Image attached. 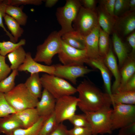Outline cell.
Listing matches in <instances>:
<instances>
[{
    "mask_svg": "<svg viewBox=\"0 0 135 135\" xmlns=\"http://www.w3.org/2000/svg\"><path fill=\"white\" fill-rule=\"evenodd\" d=\"M76 88L79 100L77 106L84 113L95 112L106 105H111L109 95L88 80L84 79Z\"/></svg>",
    "mask_w": 135,
    "mask_h": 135,
    "instance_id": "cell-1",
    "label": "cell"
},
{
    "mask_svg": "<svg viewBox=\"0 0 135 135\" xmlns=\"http://www.w3.org/2000/svg\"><path fill=\"white\" fill-rule=\"evenodd\" d=\"M4 94L7 102L16 112L26 108H35L39 101L24 83L18 84L10 91Z\"/></svg>",
    "mask_w": 135,
    "mask_h": 135,
    "instance_id": "cell-2",
    "label": "cell"
},
{
    "mask_svg": "<svg viewBox=\"0 0 135 135\" xmlns=\"http://www.w3.org/2000/svg\"><path fill=\"white\" fill-rule=\"evenodd\" d=\"M61 36L58 32L51 33L44 42L37 47L34 60L38 62H43L51 65L54 55L59 52L61 47Z\"/></svg>",
    "mask_w": 135,
    "mask_h": 135,
    "instance_id": "cell-3",
    "label": "cell"
},
{
    "mask_svg": "<svg viewBox=\"0 0 135 135\" xmlns=\"http://www.w3.org/2000/svg\"><path fill=\"white\" fill-rule=\"evenodd\" d=\"M111 106L107 104L97 111L84 113L90 124L92 135L112 133Z\"/></svg>",
    "mask_w": 135,
    "mask_h": 135,
    "instance_id": "cell-4",
    "label": "cell"
},
{
    "mask_svg": "<svg viewBox=\"0 0 135 135\" xmlns=\"http://www.w3.org/2000/svg\"><path fill=\"white\" fill-rule=\"evenodd\" d=\"M82 6L80 0H67L63 6L57 8L56 16L61 26L58 32L61 36L74 30L72 24Z\"/></svg>",
    "mask_w": 135,
    "mask_h": 135,
    "instance_id": "cell-5",
    "label": "cell"
},
{
    "mask_svg": "<svg viewBox=\"0 0 135 135\" xmlns=\"http://www.w3.org/2000/svg\"><path fill=\"white\" fill-rule=\"evenodd\" d=\"M42 87L56 99L77 92L76 88L65 80L54 75L46 74L40 77Z\"/></svg>",
    "mask_w": 135,
    "mask_h": 135,
    "instance_id": "cell-6",
    "label": "cell"
},
{
    "mask_svg": "<svg viewBox=\"0 0 135 135\" xmlns=\"http://www.w3.org/2000/svg\"><path fill=\"white\" fill-rule=\"evenodd\" d=\"M111 119L112 131L135 122V106L122 104L113 105Z\"/></svg>",
    "mask_w": 135,
    "mask_h": 135,
    "instance_id": "cell-7",
    "label": "cell"
},
{
    "mask_svg": "<svg viewBox=\"0 0 135 135\" xmlns=\"http://www.w3.org/2000/svg\"><path fill=\"white\" fill-rule=\"evenodd\" d=\"M72 25L73 28L85 37L99 24L96 10L81 7Z\"/></svg>",
    "mask_w": 135,
    "mask_h": 135,
    "instance_id": "cell-8",
    "label": "cell"
},
{
    "mask_svg": "<svg viewBox=\"0 0 135 135\" xmlns=\"http://www.w3.org/2000/svg\"><path fill=\"white\" fill-rule=\"evenodd\" d=\"M79 99L72 95H67L56 99L54 112L58 124L69 120L75 114Z\"/></svg>",
    "mask_w": 135,
    "mask_h": 135,
    "instance_id": "cell-9",
    "label": "cell"
},
{
    "mask_svg": "<svg viewBox=\"0 0 135 135\" xmlns=\"http://www.w3.org/2000/svg\"><path fill=\"white\" fill-rule=\"evenodd\" d=\"M58 54L59 61L65 65H83L86 63L89 58L85 49L73 48L62 40L61 49Z\"/></svg>",
    "mask_w": 135,
    "mask_h": 135,
    "instance_id": "cell-10",
    "label": "cell"
},
{
    "mask_svg": "<svg viewBox=\"0 0 135 135\" xmlns=\"http://www.w3.org/2000/svg\"><path fill=\"white\" fill-rule=\"evenodd\" d=\"M54 66V75L67 80L74 84H76L78 78L83 76L85 74L94 71L84 65H65L57 64Z\"/></svg>",
    "mask_w": 135,
    "mask_h": 135,
    "instance_id": "cell-11",
    "label": "cell"
},
{
    "mask_svg": "<svg viewBox=\"0 0 135 135\" xmlns=\"http://www.w3.org/2000/svg\"><path fill=\"white\" fill-rule=\"evenodd\" d=\"M135 29V11L129 10L116 18L113 32L119 36L124 37Z\"/></svg>",
    "mask_w": 135,
    "mask_h": 135,
    "instance_id": "cell-12",
    "label": "cell"
},
{
    "mask_svg": "<svg viewBox=\"0 0 135 135\" xmlns=\"http://www.w3.org/2000/svg\"><path fill=\"white\" fill-rule=\"evenodd\" d=\"M18 71L29 72L30 74L43 72L45 74L54 75L55 70L54 65H44L35 61L32 57L31 53H26L25 60L18 69Z\"/></svg>",
    "mask_w": 135,
    "mask_h": 135,
    "instance_id": "cell-13",
    "label": "cell"
},
{
    "mask_svg": "<svg viewBox=\"0 0 135 135\" xmlns=\"http://www.w3.org/2000/svg\"><path fill=\"white\" fill-rule=\"evenodd\" d=\"M40 98L35 108L40 117L46 118L54 112L56 99L44 88Z\"/></svg>",
    "mask_w": 135,
    "mask_h": 135,
    "instance_id": "cell-14",
    "label": "cell"
},
{
    "mask_svg": "<svg viewBox=\"0 0 135 135\" xmlns=\"http://www.w3.org/2000/svg\"><path fill=\"white\" fill-rule=\"evenodd\" d=\"M86 64L99 70L104 81L106 93L110 96L112 94L111 86V76L110 71L106 65L104 59L100 56L95 58H88Z\"/></svg>",
    "mask_w": 135,
    "mask_h": 135,
    "instance_id": "cell-15",
    "label": "cell"
},
{
    "mask_svg": "<svg viewBox=\"0 0 135 135\" xmlns=\"http://www.w3.org/2000/svg\"><path fill=\"white\" fill-rule=\"evenodd\" d=\"M100 28L98 25L85 37V49L89 58L94 59L100 56L98 45Z\"/></svg>",
    "mask_w": 135,
    "mask_h": 135,
    "instance_id": "cell-16",
    "label": "cell"
},
{
    "mask_svg": "<svg viewBox=\"0 0 135 135\" xmlns=\"http://www.w3.org/2000/svg\"><path fill=\"white\" fill-rule=\"evenodd\" d=\"M104 62L110 70L115 78L111 90L112 94L116 92L120 83V74L116 60L111 48L106 57L104 59Z\"/></svg>",
    "mask_w": 135,
    "mask_h": 135,
    "instance_id": "cell-17",
    "label": "cell"
},
{
    "mask_svg": "<svg viewBox=\"0 0 135 135\" xmlns=\"http://www.w3.org/2000/svg\"><path fill=\"white\" fill-rule=\"evenodd\" d=\"M15 114L0 118V133L8 135L17 129L23 128L22 122L16 116Z\"/></svg>",
    "mask_w": 135,
    "mask_h": 135,
    "instance_id": "cell-18",
    "label": "cell"
},
{
    "mask_svg": "<svg viewBox=\"0 0 135 135\" xmlns=\"http://www.w3.org/2000/svg\"><path fill=\"white\" fill-rule=\"evenodd\" d=\"M96 10L99 26L109 35L113 32L116 18L107 14L100 4L96 8Z\"/></svg>",
    "mask_w": 135,
    "mask_h": 135,
    "instance_id": "cell-19",
    "label": "cell"
},
{
    "mask_svg": "<svg viewBox=\"0 0 135 135\" xmlns=\"http://www.w3.org/2000/svg\"><path fill=\"white\" fill-rule=\"evenodd\" d=\"M15 114L22 122L24 128L32 126L40 117L36 108H26L16 112Z\"/></svg>",
    "mask_w": 135,
    "mask_h": 135,
    "instance_id": "cell-20",
    "label": "cell"
},
{
    "mask_svg": "<svg viewBox=\"0 0 135 135\" xmlns=\"http://www.w3.org/2000/svg\"><path fill=\"white\" fill-rule=\"evenodd\" d=\"M120 72V83L116 92L123 87L128 81L135 74V60L134 56L130 55L129 56L121 67Z\"/></svg>",
    "mask_w": 135,
    "mask_h": 135,
    "instance_id": "cell-21",
    "label": "cell"
},
{
    "mask_svg": "<svg viewBox=\"0 0 135 135\" xmlns=\"http://www.w3.org/2000/svg\"><path fill=\"white\" fill-rule=\"evenodd\" d=\"M112 33L114 49L118 58L119 66L121 67L129 56L128 50L120 38L115 32H113Z\"/></svg>",
    "mask_w": 135,
    "mask_h": 135,
    "instance_id": "cell-22",
    "label": "cell"
},
{
    "mask_svg": "<svg viewBox=\"0 0 135 135\" xmlns=\"http://www.w3.org/2000/svg\"><path fill=\"white\" fill-rule=\"evenodd\" d=\"M61 38L63 42L72 47L81 50L85 49V37L74 30L64 34Z\"/></svg>",
    "mask_w": 135,
    "mask_h": 135,
    "instance_id": "cell-23",
    "label": "cell"
},
{
    "mask_svg": "<svg viewBox=\"0 0 135 135\" xmlns=\"http://www.w3.org/2000/svg\"><path fill=\"white\" fill-rule=\"evenodd\" d=\"M111 105L122 104L135 105V91L118 92L109 96Z\"/></svg>",
    "mask_w": 135,
    "mask_h": 135,
    "instance_id": "cell-24",
    "label": "cell"
},
{
    "mask_svg": "<svg viewBox=\"0 0 135 135\" xmlns=\"http://www.w3.org/2000/svg\"><path fill=\"white\" fill-rule=\"evenodd\" d=\"M24 84L32 94L38 98H40L42 86L39 73L30 74Z\"/></svg>",
    "mask_w": 135,
    "mask_h": 135,
    "instance_id": "cell-25",
    "label": "cell"
},
{
    "mask_svg": "<svg viewBox=\"0 0 135 135\" xmlns=\"http://www.w3.org/2000/svg\"><path fill=\"white\" fill-rule=\"evenodd\" d=\"M26 53L22 46H20L9 53L7 57L11 64L10 67L12 70H18L19 66L24 62Z\"/></svg>",
    "mask_w": 135,
    "mask_h": 135,
    "instance_id": "cell-26",
    "label": "cell"
},
{
    "mask_svg": "<svg viewBox=\"0 0 135 135\" xmlns=\"http://www.w3.org/2000/svg\"><path fill=\"white\" fill-rule=\"evenodd\" d=\"M23 6L19 7L8 4L6 6V13L15 20L20 25L25 26L28 17L23 11Z\"/></svg>",
    "mask_w": 135,
    "mask_h": 135,
    "instance_id": "cell-27",
    "label": "cell"
},
{
    "mask_svg": "<svg viewBox=\"0 0 135 135\" xmlns=\"http://www.w3.org/2000/svg\"><path fill=\"white\" fill-rule=\"evenodd\" d=\"M46 118L40 117L38 120L32 126L26 128L17 129L8 135H39L43 123Z\"/></svg>",
    "mask_w": 135,
    "mask_h": 135,
    "instance_id": "cell-28",
    "label": "cell"
},
{
    "mask_svg": "<svg viewBox=\"0 0 135 135\" xmlns=\"http://www.w3.org/2000/svg\"><path fill=\"white\" fill-rule=\"evenodd\" d=\"M4 18L5 24L10 31L11 34L16 42L23 34L24 32L23 29L20 27L18 22L8 15L6 14Z\"/></svg>",
    "mask_w": 135,
    "mask_h": 135,
    "instance_id": "cell-29",
    "label": "cell"
},
{
    "mask_svg": "<svg viewBox=\"0 0 135 135\" xmlns=\"http://www.w3.org/2000/svg\"><path fill=\"white\" fill-rule=\"evenodd\" d=\"M98 48L100 56L104 59L109 50V35L100 27L98 40Z\"/></svg>",
    "mask_w": 135,
    "mask_h": 135,
    "instance_id": "cell-30",
    "label": "cell"
},
{
    "mask_svg": "<svg viewBox=\"0 0 135 135\" xmlns=\"http://www.w3.org/2000/svg\"><path fill=\"white\" fill-rule=\"evenodd\" d=\"M18 74V70H13L8 76L0 81V92L5 94L12 90L15 86V78Z\"/></svg>",
    "mask_w": 135,
    "mask_h": 135,
    "instance_id": "cell-31",
    "label": "cell"
},
{
    "mask_svg": "<svg viewBox=\"0 0 135 135\" xmlns=\"http://www.w3.org/2000/svg\"><path fill=\"white\" fill-rule=\"evenodd\" d=\"M26 42V40L24 39L20 40L18 43H14L11 41L0 42V54L6 56L19 47L24 45Z\"/></svg>",
    "mask_w": 135,
    "mask_h": 135,
    "instance_id": "cell-32",
    "label": "cell"
},
{
    "mask_svg": "<svg viewBox=\"0 0 135 135\" xmlns=\"http://www.w3.org/2000/svg\"><path fill=\"white\" fill-rule=\"evenodd\" d=\"M58 124L54 112L45 120L39 135H49Z\"/></svg>",
    "mask_w": 135,
    "mask_h": 135,
    "instance_id": "cell-33",
    "label": "cell"
},
{
    "mask_svg": "<svg viewBox=\"0 0 135 135\" xmlns=\"http://www.w3.org/2000/svg\"><path fill=\"white\" fill-rule=\"evenodd\" d=\"M16 113L7 102L4 94L0 92V118Z\"/></svg>",
    "mask_w": 135,
    "mask_h": 135,
    "instance_id": "cell-34",
    "label": "cell"
},
{
    "mask_svg": "<svg viewBox=\"0 0 135 135\" xmlns=\"http://www.w3.org/2000/svg\"><path fill=\"white\" fill-rule=\"evenodd\" d=\"M74 126L90 128V124L85 114H74L69 120Z\"/></svg>",
    "mask_w": 135,
    "mask_h": 135,
    "instance_id": "cell-35",
    "label": "cell"
},
{
    "mask_svg": "<svg viewBox=\"0 0 135 135\" xmlns=\"http://www.w3.org/2000/svg\"><path fill=\"white\" fill-rule=\"evenodd\" d=\"M129 0H116L114 15L116 18L129 10Z\"/></svg>",
    "mask_w": 135,
    "mask_h": 135,
    "instance_id": "cell-36",
    "label": "cell"
},
{
    "mask_svg": "<svg viewBox=\"0 0 135 135\" xmlns=\"http://www.w3.org/2000/svg\"><path fill=\"white\" fill-rule=\"evenodd\" d=\"M8 4V0H0V27L2 28L6 32L7 35L10 38V41L14 43H16L11 34L6 30L2 22L3 18L6 14V6Z\"/></svg>",
    "mask_w": 135,
    "mask_h": 135,
    "instance_id": "cell-37",
    "label": "cell"
},
{
    "mask_svg": "<svg viewBox=\"0 0 135 135\" xmlns=\"http://www.w3.org/2000/svg\"><path fill=\"white\" fill-rule=\"evenodd\" d=\"M6 57L0 55V81L7 77L12 70L6 62Z\"/></svg>",
    "mask_w": 135,
    "mask_h": 135,
    "instance_id": "cell-38",
    "label": "cell"
},
{
    "mask_svg": "<svg viewBox=\"0 0 135 135\" xmlns=\"http://www.w3.org/2000/svg\"><path fill=\"white\" fill-rule=\"evenodd\" d=\"M68 135H92V132L90 127L74 126L68 130Z\"/></svg>",
    "mask_w": 135,
    "mask_h": 135,
    "instance_id": "cell-39",
    "label": "cell"
},
{
    "mask_svg": "<svg viewBox=\"0 0 135 135\" xmlns=\"http://www.w3.org/2000/svg\"><path fill=\"white\" fill-rule=\"evenodd\" d=\"M115 0H102L100 1V5L104 11L110 16L115 17L114 10Z\"/></svg>",
    "mask_w": 135,
    "mask_h": 135,
    "instance_id": "cell-40",
    "label": "cell"
},
{
    "mask_svg": "<svg viewBox=\"0 0 135 135\" xmlns=\"http://www.w3.org/2000/svg\"><path fill=\"white\" fill-rule=\"evenodd\" d=\"M9 4L19 6L20 5H40L42 4V0H8Z\"/></svg>",
    "mask_w": 135,
    "mask_h": 135,
    "instance_id": "cell-41",
    "label": "cell"
},
{
    "mask_svg": "<svg viewBox=\"0 0 135 135\" xmlns=\"http://www.w3.org/2000/svg\"><path fill=\"white\" fill-rule=\"evenodd\" d=\"M120 129L117 135H135V122Z\"/></svg>",
    "mask_w": 135,
    "mask_h": 135,
    "instance_id": "cell-42",
    "label": "cell"
},
{
    "mask_svg": "<svg viewBox=\"0 0 135 135\" xmlns=\"http://www.w3.org/2000/svg\"><path fill=\"white\" fill-rule=\"evenodd\" d=\"M66 126L62 122L58 124L49 135H68Z\"/></svg>",
    "mask_w": 135,
    "mask_h": 135,
    "instance_id": "cell-43",
    "label": "cell"
},
{
    "mask_svg": "<svg viewBox=\"0 0 135 135\" xmlns=\"http://www.w3.org/2000/svg\"><path fill=\"white\" fill-rule=\"evenodd\" d=\"M132 91H135V74L128 81L123 87L117 92Z\"/></svg>",
    "mask_w": 135,
    "mask_h": 135,
    "instance_id": "cell-44",
    "label": "cell"
},
{
    "mask_svg": "<svg viewBox=\"0 0 135 135\" xmlns=\"http://www.w3.org/2000/svg\"><path fill=\"white\" fill-rule=\"evenodd\" d=\"M82 5L86 9L91 10H96V0H80Z\"/></svg>",
    "mask_w": 135,
    "mask_h": 135,
    "instance_id": "cell-45",
    "label": "cell"
},
{
    "mask_svg": "<svg viewBox=\"0 0 135 135\" xmlns=\"http://www.w3.org/2000/svg\"><path fill=\"white\" fill-rule=\"evenodd\" d=\"M127 40L132 48V52L130 55L134 56L135 52V31L131 33L127 38Z\"/></svg>",
    "mask_w": 135,
    "mask_h": 135,
    "instance_id": "cell-46",
    "label": "cell"
},
{
    "mask_svg": "<svg viewBox=\"0 0 135 135\" xmlns=\"http://www.w3.org/2000/svg\"><path fill=\"white\" fill-rule=\"evenodd\" d=\"M45 2V6L48 8H51L54 6L58 1V0H46Z\"/></svg>",
    "mask_w": 135,
    "mask_h": 135,
    "instance_id": "cell-47",
    "label": "cell"
},
{
    "mask_svg": "<svg viewBox=\"0 0 135 135\" xmlns=\"http://www.w3.org/2000/svg\"><path fill=\"white\" fill-rule=\"evenodd\" d=\"M128 6L129 10L135 11V0H129Z\"/></svg>",
    "mask_w": 135,
    "mask_h": 135,
    "instance_id": "cell-48",
    "label": "cell"
},
{
    "mask_svg": "<svg viewBox=\"0 0 135 135\" xmlns=\"http://www.w3.org/2000/svg\"></svg>",
    "mask_w": 135,
    "mask_h": 135,
    "instance_id": "cell-49",
    "label": "cell"
},
{
    "mask_svg": "<svg viewBox=\"0 0 135 135\" xmlns=\"http://www.w3.org/2000/svg\"></svg>",
    "mask_w": 135,
    "mask_h": 135,
    "instance_id": "cell-50",
    "label": "cell"
},
{
    "mask_svg": "<svg viewBox=\"0 0 135 135\" xmlns=\"http://www.w3.org/2000/svg\"></svg>",
    "mask_w": 135,
    "mask_h": 135,
    "instance_id": "cell-51",
    "label": "cell"
}]
</instances>
